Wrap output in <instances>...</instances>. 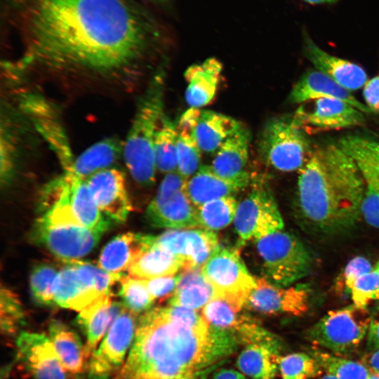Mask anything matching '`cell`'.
Listing matches in <instances>:
<instances>
[{"label":"cell","mask_w":379,"mask_h":379,"mask_svg":"<svg viewBox=\"0 0 379 379\" xmlns=\"http://www.w3.org/2000/svg\"><path fill=\"white\" fill-rule=\"evenodd\" d=\"M23 19L20 72L114 76L136 65L158 37L152 15L132 0H31Z\"/></svg>","instance_id":"obj_1"},{"label":"cell","mask_w":379,"mask_h":379,"mask_svg":"<svg viewBox=\"0 0 379 379\" xmlns=\"http://www.w3.org/2000/svg\"><path fill=\"white\" fill-rule=\"evenodd\" d=\"M238 340L181 307H155L138 321L117 379H190L230 354Z\"/></svg>","instance_id":"obj_2"},{"label":"cell","mask_w":379,"mask_h":379,"mask_svg":"<svg viewBox=\"0 0 379 379\" xmlns=\"http://www.w3.org/2000/svg\"><path fill=\"white\" fill-rule=\"evenodd\" d=\"M298 172L295 207L305 227L335 234L361 217L364 183L354 161L338 143L313 149Z\"/></svg>","instance_id":"obj_3"},{"label":"cell","mask_w":379,"mask_h":379,"mask_svg":"<svg viewBox=\"0 0 379 379\" xmlns=\"http://www.w3.org/2000/svg\"><path fill=\"white\" fill-rule=\"evenodd\" d=\"M166 71L160 67L152 75L137 105L123 144V157L133 179L143 186L154 182L157 170L154 145L164 114Z\"/></svg>","instance_id":"obj_4"},{"label":"cell","mask_w":379,"mask_h":379,"mask_svg":"<svg viewBox=\"0 0 379 379\" xmlns=\"http://www.w3.org/2000/svg\"><path fill=\"white\" fill-rule=\"evenodd\" d=\"M41 216L55 225H74L103 233L109 220L98 206L87 180L63 173L44 189Z\"/></svg>","instance_id":"obj_5"},{"label":"cell","mask_w":379,"mask_h":379,"mask_svg":"<svg viewBox=\"0 0 379 379\" xmlns=\"http://www.w3.org/2000/svg\"><path fill=\"white\" fill-rule=\"evenodd\" d=\"M262 160L280 172L299 171L312 152L310 138L294 114L270 118L258 138Z\"/></svg>","instance_id":"obj_6"},{"label":"cell","mask_w":379,"mask_h":379,"mask_svg":"<svg viewBox=\"0 0 379 379\" xmlns=\"http://www.w3.org/2000/svg\"><path fill=\"white\" fill-rule=\"evenodd\" d=\"M255 242L265 279L271 283L289 286L310 273L313 262L310 251L284 228Z\"/></svg>","instance_id":"obj_7"},{"label":"cell","mask_w":379,"mask_h":379,"mask_svg":"<svg viewBox=\"0 0 379 379\" xmlns=\"http://www.w3.org/2000/svg\"><path fill=\"white\" fill-rule=\"evenodd\" d=\"M371 314L354 304L331 310L307 332L312 344L334 354L353 352L368 333Z\"/></svg>","instance_id":"obj_8"},{"label":"cell","mask_w":379,"mask_h":379,"mask_svg":"<svg viewBox=\"0 0 379 379\" xmlns=\"http://www.w3.org/2000/svg\"><path fill=\"white\" fill-rule=\"evenodd\" d=\"M66 262L53 285V303L80 312L109 292L112 277L99 266L78 260Z\"/></svg>","instance_id":"obj_9"},{"label":"cell","mask_w":379,"mask_h":379,"mask_svg":"<svg viewBox=\"0 0 379 379\" xmlns=\"http://www.w3.org/2000/svg\"><path fill=\"white\" fill-rule=\"evenodd\" d=\"M201 271L218 296L225 297L241 307L246 305L256 284L236 249L218 246Z\"/></svg>","instance_id":"obj_10"},{"label":"cell","mask_w":379,"mask_h":379,"mask_svg":"<svg viewBox=\"0 0 379 379\" xmlns=\"http://www.w3.org/2000/svg\"><path fill=\"white\" fill-rule=\"evenodd\" d=\"M136 314L124 307L115 319L88 363V379H109L123 366L133 342Z\"/></svg>","instance_id":"obj_11"},{"label":"cell","mask_w":379,"mask_h":379,"mask_svg":"<svg viewBox=\"0 0 379 379\" xmlns=\"http://www.w3.org/2000/svg\"><path fill=\"white\" fill-rule=\"evenodd\" d=\"M338 144L354 161L364 183L361 217L379 229V140L349 135L341 138Z\"/></svg>","instance_id":"obj_12"},{"label":"cell","mask_w":379,"mask_h":379,"mask_svg":"<svg viewBox=\"0 0 379 379\" xmlns=\"http://www.w3.org/2000/svg\"><path fill=\"white\" fill-rule=\"evenodd\" d=\"M234 225L241 244L284 228L272 194L262 186L253 189L238 204Z\"/></svg>","instance_id":"obj_13"},{"label":"cell","mask_w":379,"mask_h":379,"mask_svg":"<svg viewBox=\"0 0 379 379\" xmlns=\"http://www.w3.org/2000/svg\"><path fill=\"white\" fill-rule=\"evenodd\" d=\"M102 233L74 225H55L42 217L32 232L34 241L64 261L78 260L98 244Z\"/></svg>","instance_id":"obj_14"},{"label":"cell","mask_w":379,"mask_h":379,"mask_svg":"<svg viewBox=\"0 0 379 379\" xmlns=\"http://www.w3.org/2000/svg\"><path fill=\"white\" fill-rule=\"evenodd\" d=\"M149 240L183 259L184 270L201 268L219 246L217 235L206 229L171 230L159 236L149 235Z\"/></svg>","instance_id":"obj_15"},{"label":"cell","mask_w":379,"mask_h":379,"mask_svg":"<svg viewBox=\"0 0 379 379\" xmlns=\"http://www.w3.org/2000/svg\"><path fill=\"white\" fill-rule=\"evenodd\" d=\"M246 305L251 309L267 314L300 316L309 308L308 289L301 285L280 286L265 278L255 279Z\"/></svg>","instance_id":"obj_16"},{"label":"cell","mask_w":379,"mask_h":379,"mask_svg":"<svg viewBox=\"0 0 379 379\" xmlns=\"http://www.w3.org/2000/svg\"><path fill=\"white\" fill-rule=\"evenodd\" d=\"M18 357L34 379H67L48 336L23 331L17 338Z\"/></svg>","instance_id":"obj_17"},{"label":"cell","mask_w":379,"mask_h":379,"mask_svg":"<svg viewBox=\"0 0 379 379\" xmlns=\"http://www.w3.org/2000/svg\"><path fill=\"white\" fill-rule=\"evenodd\" d=\"M365 113L353 105L335 98L314 100L312 109L300 107L294 115L301 126L319 130H338L362 125Z\"/></svg>","instance_id":"obj_18"},{"label":"cell","mask_w":379,"mask_h":379,"mask_svg":"<svg viewBox=\"0 0 379 379\" xmlns=\"http://www.w3.org/2000/svg\"><path fill=\"white\" fill-rule=\"evenodd\" d=\"M91 194L100 211L109 218L123 222L131 211L125 178L114 168L100 171L86 179Z\"/></svg>","instance_id":"obj_19"},{"label":"cell","mask_w":379,"mask_h":379,"mask_svg":"<svg viewBox=\"0 0 379 379\" xmlns=\"http://www.w3.org/2000/svg\"><path fill=\"white\" fill-rule=\"evenodd\" d=\"M302 50L304 55L314 69L350 92L363 88L368 80L363 67L325 51L305 32L303 35Z\"/></svg>","instance_id":"obj_20"},{"label":"cell","mask_w":379,"mask_h":379,"mask_svg":"<svg viewBox=\"0 0 379 379\" xmlns=\"http://www.w3.org/2000/svg\"><path fill=\"white\" fill-rule=\"evenodd\" d=\"M124 308L122 302L114 301L112 294H107L97 298L79 312L77 323L86 337L84 347L86 359L91 357Z\"/></svg>","instance_id":"obj_21"},{"label":"cell","mask_w":379,"mask_h":379,"mask_svg":"<svg viewBox=\"0 0 379 379\" xmlns=\"http://www.w3.org/2000/svg\"><path fill=\"white\" fill-rule=\"evenodd\" d=\"M321 98H335L345 101L365 114L371 112L365 105L332 79L316 69L305 72L293 85L288 100L291 104H302Z\"/></svg>","instance_id":"obj_22"},{"label":"cell","mask_w":379,"mask_h":379,"mask_svg":"<svg viewBox=\"0 0 379 379\" xmlns=\"http://www.w3.org/2000/svg\"><path fill=\"white\" fill-rule=\"evenodd\" d=\"M146 215L152 225L159 227L199 226L197 208L189 199L185 188L166 196L156 194L147 208Z\"/></svg>","instance_id":"obj_23"},{"label":"cell","mask_w":379,"mask_h":379,"mask_svg":"<svg viewBox=\"0 0 379 379\" xmlns=\"http://www.w3.org/2000/svg\"><path fill=\"white\" fill-rule=\"evenodd\" d=\"M249 182L250 177L238 180L223 178L216 174L211 166L205 165L187 180L185 191L197 208L210 201L232 196L248 186Z\"/></svg>","instance_id":"obj_24"},{"label":"cell","mask_w":379,"mask_h":379,"mask_svg":"<svg viewBox=\"0 0 379 379\" xmlns=\"http://www.w3.org/2000/svg\"><path fill=\"white\" fill-rule=\"evenodd\" d=\"M251 138L249 130L241 124L215 152L211 166L213 171L229 180L249 178L245 167L248 159Z\"/></svg>","instance_id":"obj_25"},{"label":"cell","mask_w":379,"mask_h":379,"mask_svg":"<svg viewBox=\"0 0 379 379\" xmlns=\"http://www.w3.org/2000/svg\"><path fill=\"white\" fill-rule=\"evenodd\" d=\"M222 65L215 58L188 67L185 72L187 83L185 100L190 107L201 108L209 104L218 91Z\"/></svg>","instance_id":"obj_26"},{"label":"cell","mask_w":379,"mask_h":379,"mask_svg":"<svg viewBox=\"0 0 379 379\" xmlns=\"http://www.w3.org/2000/svg\"><path fill=\"white\" fill-rule=\"evenodd\" d=\"M147 246L130 266L128 275L139 279L175 275L184 270L185 262L169 251L151 244L146 235Z\"/></svg>","instance_id":"obj_27"},{"label":"cell","mask_w":379,"mask_h":379,"mask_svg":"<svg viewBox=\"0 0 379 379\" xmlns=\"http://www.w3.org/2000/svg\"><path fill=\"white\" fill-rule=\"evenodd\" d=\"M123 144L115 138H105L74 158L64 173L86 180L95 173L110 168L123 153Z\"/></svg>","instance_id":"obj_28"},{"label":"cell","mask_w":379,"mask_h":379,"mask_svg":"<svg viewBox=\"0 0 379 379\" xmlns=\"http://www.w3.org/2000/svg\"><path fill=\"white\" fill-rule=\"evenodd\" d=\"M146 246L145 235L127 232L112 239L103 248L98 266L114 275L124 276L135 259Z\"/></svg>","instance_id":"obj_29"},{"label":"cell","mask_w":379,"mask_h":379,"mask_svg":"<svg viewBox=\"0 0 379 379\" xmlns=\"http://www.w3.org/2000/svg\"><path fill=\"white\" fill-rule=\"evenodd\" d=\"M241 126L230 116L200 109L193 134L201 152L213 153Z\"/></svg>","instance_id":"obj_30"},{"label":"cell","mask_w":379,"mask_h":379,"mask_svg":"<svg viewBox=\"0 0 379 379\" xmlns=\"http://www.w3.org/2000/svg\"><path fill=\"white\" fill-rule=\"evenodd\" d=\"M216 296V290L204 275L201 268L186 269L178 274V284L169 305L197 310Z\"/></svg>","instance_id":"obj_31"},{"label":"cell","mask_w":379,"mask_h":379,"mask_svg":"<svg viewBox=\"0 0 379 379\" xmlns=\"http://www.w3.org/2000/svg\"><path fill=\"white\" fill-rule=\"evenodd\" d=\"M280 343L247 345L237 361L239 369L253 379H274L280 360Z\"/></svg>","instance_id":"obj_32"},{"label":"cell","mask_w":379,"mask_h":379,"mask_svg":"<svg viewBox=\"0 0 379 379\" xmlns=\"http://www.w3.org/2000/svg\"><path fill=\"white\" fill-rule=\"evenodd\" d=\"M48 333V337L66 371L72 374L81 373L86 357L84 345L77 333L55 320L50 323Z\"/></svg>","instance_id":"obj_33"},{"label":"cell","mask_w":379,"mask_h":379,"mask_svg":"<svg viewBox=\"0 0 379 379\" xmlns=\"http://www.w3.org/2000/svg\"><path fill=\"white\" fill-rule=\"evenodd\" d=\"M177 126L165 113L158 128L154 145L157 170L170 173L177 171Z\"/></svg>","instance_id":"obj_34"},{"label":"cell","mask_w":379,"mask_h":379,"mask_svg":"<svg viewBox=\"0 0 379 379\" xmlns=\"http://www.w3.org/2000/svg\"><path fill=\"white\" fill-rule=\"evenodd\" d=\"M237 203L232 196L210 201L197 208L199 226L208 230H218L234 220Z\"/></svg>","instance_id":"obj_35"},{"label":"cell","mask_w":379,"mask_h":379,"mask_svg":"<svg viewBox=\"0 0 379 379\" xmlns=\"http://www.w3.org/2000/svg\"><path fill=\"white\" fill-rule=\"evenodd\" d=\"M312 356L328 374L338 379H368L371 373L363 363L340 357L327 352L314 349Z\"/></svg>","instance_id":"obj_36"},{"label":"cell","mask_w":379,"mask_h":379,"mask_svg":"<svg viewBox=\"0 0 379 379\" xmlns=\"http://www.w3.org/2000/svg\"><path fill=\"white\" fill-rule=\"evenodd\" d=\"M242 307L222 296H216L202 310L201 314L211 326L232 333L239 324Z\"/></svg>","instance_id":"obj_37"},{"label":"cell","mask_w":379,"mask_h":379,"mask_svg":"<svg viewBox=\"0 0 379 379\" xmlns=\"http://www.w3.org/2000/svg\"><path fill=\"white\" fill-rule=\"evenodd\" d=\"M177 171L186 180L192 177L201 166V149L193 131L177 127Z\"/></svg>","instance_id":"obj_38"},{"label":"cell","mask_w":379,"mask_h":379,"mask_svg":"<svg viewBox=\"0 0 379 379\" xmlns=\"http://www.w3.org/2000/svg\"><path fill=\"white\" fill-rule=\"evenodd\" d=\"M119 283V294L126 308L135 314L151 310L155 299L149 292L142 279L124 275Z\"/></svg>","instance_id":"obj_39"},{"label":"cell","mask_w":379,"mask_h":379,"mask_svg":"<svg viewBox=\"0 0 379 379\" xmlns=\"http://www.w3.org/2000/svg\"><path fill=\"white\" fill-rule=\"evenodd\" d=\"M279 369L283 379H309L321 373V366L312 356L298 352L281 357Z\"/></svg>","instance_id":"obj_40"},{"label":"cell","mask_w":379,"mask_h":379,"mask_svg":"<svg viewBox=\"0 0 379 379\" xmlns=\"http://www.w3.org/2000/svg\"><path fill=\"white\" fill-rule=\"evenodd\" d=\"M58 274L53 267L41 264L30 275V289L34 299L43 305L53 304V285Z\"/></svg>","instance_id":"obj_41"},{"label":"cell","mask_w":379,"mask_h":379,"mask_svg":"<svg viewBox=\"0 0 379 379\" xmlns=\"http://www.w3.org/2000/svg\"><path fill=\"white\" fill-rule=\"evenodd\" d=\"M350 295L352 304L359 307L366 308L371 302L379 300V260L357 280Z\"/></svg>","instance_id":"obj_42"},{"label":"cell","mask_w":379,"mask_h":379,"mask_svg":"<svg viewBox=\"0 0 379 379\" xmlns=\"http://www.w3.org/2000/svg\"><path fill=\"white\" fill-rule=\"evenodd\" d=\"M1 328L6 335H13L24 318L17 295L9 288L1 287Z\"/></svg>","instance_id":"obj_43"},{"label":"cell","mask_w":379,"mask_h":379,"mask_svg":"<svg viewBox=\"0 0 379 379\" xmlns=\"http://www.w3.org/2000/svg\"><path fill=\"white\" fill-rule=\"evenodd\" d=\"M369 260L364 256L352 258L345 265L340 276L343 289L349 293L357 280L373 267Z\"/></svg>","instance_id":"obj_44"},{"label":"cell","mask_w":379,"mask_h":379,"mask_svg":"<svg viewBox=\"0 0 379 379\" xmlns=\"http://www.w3.org/2000/svg\"><path fill=\"white\" fill-rule=\"evenodd\" d=\"M153 298L161 300L173 295L178 281V274L142 279Z\"/></svg>","instance_id":"obj_45"},{"label":"cell","mask_w":379,"mask_h":379,"mask_svg":"<svg viewBox=\"0 0 379 379\" xmlns=\"http://www.w3.org/2000/svg\"><path fill=\"white\" fill-rule=\"evenodd\" d=\"M363 97L370 112L379 114V75L367 81L363 87Z\"/></svg>","instance_id":"obj_46"},{"label":"cell","mask_w":379,"mask_h":379,"mask_svg":"<svg viewBox=\"0 0 379 379\" xmlns=\"http://www.w3.org/2000/svg\"><path fill=\"white\" fill-rule=\"evenodd\" d=\"M367 347L369 351L379 349V307L371 314L368 331Z\"/></svg>","instance_id":"obj_47"},{"label":"cell","mask_w":379,"mask_h":379,"mask_svg":"<svg viewBox=\"0 0 379 379\" xmlns=\"http://www.w3.org/2000/svg\"><path fill=\"white\" fill-rule=\"evenodd\" d=\"M362 361L371 372L379 374V349L368 352Z\"/></svg>","instance_id":"obj_48"},{"label":"cell","mask_w":379,"mask_h":379,"mask_svg":"<svg viewBox=\"0 0 379 379\" xmlns=\"http://www.w3.org/2000/svg\"><path fill=\"white\" fill-rule=\"evenodd\" d=\"M211 379H247L243 374L233 369H221Z\"/></svg>","instance_id":"obj_49"},{"label":"cell","mask_w":379,"mask_h":379,"mask_svg":"<svg viewBox=\"0 0 379 379\" xmlns=\"http://www.w3.org/2000/svg\"><path fill=\"white\" fill-rule=\"evenodd\" d=\"M304 2L312 5L332 4L338 0H302Z\"/></svg>","instance_id":"obj_50"},{"label":"cell","mask_w":379,"mask_h":379,"mask_svg":"<svg viewBox=\"0 0 379 379\" xmlns=\"http://www.w3.org/2000/svg\"><path fill=\"white\" fill-rule=\"evenodd\" d=\"M210 369H211V368H207V369L197 373V375H195L194 376H193L192 378H191L190 379H206L207 375L209 373Z\"/></svg>","instance_id":"obj_51"},{"label":"cell","mask_w":379,"mask_h":379,"mask_svg":"<svg viewBox=\"0 0 379 379\" xmlns=\"http://www.w3.org/2000/svg\"><path fill=\"white\" fill-rule=\"evenodd\" d=\"M368 379H379V374L371 372Z\"/></svg>","instance_id":"obj_52"},{"label":"cell","mask_w":379,"mask_h":379,"mask_svg":"<svg viewBox=\"0 0 379 379\" xmlns=\"http://www.w3.org/2000/svg\"><path fill=\"white\" fill-rule=\"evenodd\" d=\"M320 379H338V378L333 375L328 373L327 375H325L323 377H321Z\"/></svg>","instance_id":"obj_53"},{"label":"cell","mask_w":379,"mask_h":379,"mask_svg":"<svg viewBox=\"0 0 379 379\" xmlns=\"http://www.w3.org/2000/svg\"><path fill=\"white\" fill-rule=\"evenodd\" d=\"M154 1H165V0H154Z\"/></svg>","instance_id":"obj_54"}]
</instances>
